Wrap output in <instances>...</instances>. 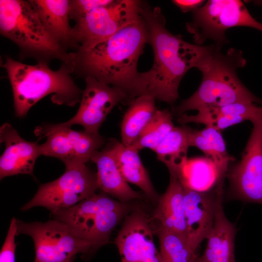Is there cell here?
Listing matches in <instances>:
<instances>
[{"mask_svg": "<svg viewBox=\"0 0 262 262\" xmlns=\"http://www.w3.org/2000/svg\"><path fill=\"white\" fill-rule=\"evenodd\" d=\"M148 36L146 22L140 15L137 20L90 49L74 53V70L85 78L91 77L123 90L132 102L147 94L137 64Z\"/></svg>", "mask_w": 262, "mask_h": 262, "instance_id": "1", "label": "cell"}, {"mask_svg": "<svg viewBox=\"0 0 262 262\" xmlns=\"http://www.w3.org/2000/svg\"><path fill=\"white\" fill-rule=\"evenodd\" d=\"M140 14L146 22L148 43L154 54L151 68L142 72L147 94L172 104L179 98L181 80L190 69L196 67L205 46L188 43L181 35L169 32L159 7L152 8L141 1Z\"/></svg>", "mask_w": 262, "mask_h": 262, "instance_id": "2", "label": "cell"}, {"mask_svg": "<svg viewBox=\"0 0 262 262\" xmlns=\"http://www.w3.org/2000/svg\"><path fill=\"white\" fill-rule=\"evenodd\" d=\"M222 46L216 43L205 46L196 67L202 73L200 84L190 97L176 107L177 113L181 115L189 110L199 111L240 102L262 104V99L254 95L237 74V69L246 63L242 52L229 48L223 52Z\"/></svg>", "mask_w": 262, "mask_h": 262, "instance_id": "3", "label": "cell"}, {"mask_svg": "<svg viewBox=\"0 0 262 262\" xmlns=\"http://www.w3.org/2000/svg\"><path fill=\"white\" fill-rule=\"evenodd\" d=\"M3 66L12 86L17 117H24L33 106L49 94L57 104L74 106L81 101L82 92L70 75L74 70L73 64L63 63L55 71L44 61L30 65L7 56Z\"/></svg>", "mask_w": 262, "mask_h": 262, "instance_id": "4", "label": "cell"}, {"mask_svg": "<svg viewBox=\"0 0 262 262\" xmlns=\"http://www.w3.org/2000/svg\"><path fill=\"white\" fill-rule=\"evenodd\" d=\"M0 31L26 53L73 63L74 53H66L49 35L29 0H0Z\"/></svg>", "mask_w": 262, "mask_h": 262, "instance_id": "5", "label": "cell"}, {"mask_svg": "<svg viewBox=\"0 0 262 262\" xmlns=\"http://www.w3.org/2000/svg\"><path fill=\"white\" fill-rule=\"evenodd\" d=\"M133 210L128 202L116 200L102 192L51 213L54 219L65 224L78 237L98 248L108 243L115 227Z\"/></svg>", "mask_w": 262, "mask_h": 262, "instance_id": "6", "label": "cell"}, {"mask_svg": "<svg viewBox=\"0 0 262 262\" xmlns=\"http://www.w3.org/2000/svg\"><path fill=\"white\" fill-rule=\"evenodd\" d=\"M192 15L186 28L197 45L207 40L222 46L227 44L226 32L233 27H250L262 32V23L251 15L240 0H209L193 11Z\"/></svg>", "mask_w": 262, "mask_h": 262, "instance_id": "7", "label": "cell"}, {"mask_svg": "<svg viewBox=\"0 0 262 262\" xmlns=\"http://www.w3.org/2000/svg\"><path fill=\"white\" fill-rule=\"evenodd\" d=\"M17 235L26 234L33 240L34 262H73L78 254H87L97 248L56 219L31 223L17 220Z\"/></svg>", "mask_w": 262, "mask_h": 262, "instance_id": "8", "label": "cell"}, {"mask_svg": "<svg viewBox=\"0 0 262 262\" xmlns=\"http://www.w3.org/2000/svg\"><path fill=\"white\" fill-rule=\"evenodd\" d=\"M141 1L113 0L91 11L72 28L74 47L87 51L140 17Z\"/></svg>", "mask_w": 262, "mask_h": 262, "instance_id": "9", "label": "cell"}, {"mask_svg": "<svg viewBox=\"0 0 262 262\" xmlns=\"http://www.w3.org/2000/svg\"><path fill=\"white\" fill-rule=\"evenodd\" d=\"M98 189L96 174L85 164L66 167L59 178L41 185L32 199L21 210L40 206L52 213L78 204L96 193Z\"/></svg>", "mask_w": 262, "mask_h": 262, "instance_id": "10", "label": "cell"}, {"mask_svg": "<svg viewBox=\"0 0 262 262\" xmlns=\"http://www.w3.org/2000/svg\"><path fill=\"white\" fill-rule=\"evenodd\" d=\"M34 133L39 139L46 138L41 145L42 155L60 159L66 167L85 164L105 142L99 133L75 131L59 123L38 126Z\"/></svg>", "mask_w": 262, "mask_h": 262, "instance_id": "11", "label": "cell"}, {"mask_svg": "<svg viewBox=\"0 0 262 262\" xmlns=\"http://www.w3.org/2000/svg\"><path fill=\"white\" fill-rule=\"evenodd\" d=\"M250 121L253 127L241 160L228 174L237 198L262 204V109Z\"/></svg>", "mask_w": 262, "mask_h": 262, "instance_id": "12", "label": "cell"}, {"mask_svg": "<svg viewBox=\"0 0 262 262\" xmlns=\"http://www.w3.org/2000/svg\"><path fill=\"white\" fill-rule=\"evenodd\" d=\"M85 88L77 113L68 121L59 124L69 128L80 125L86 131L98 133L99 127L113 109L120 102L131 100L127 94L118 87L91 77H85Z\"/></svg>", "mask_w": 262, "mask_h": 262, "instance_id": "13", "label": "cell"}, {"mask_svg": "<svg viewBox=\"0 0 262 262\" xmlns=\"http://www.w3.org/2000/svg\"><path fill=\"white\" fill-rule=\"evenodd\" d=\"M150 220L140 209L125 217L115 239L121 262H164L155 245Z\"/></svg>", "mask_w": 262, "mask_h": 262, "instance_id": "14", "label": "cell"}, {"mask_svg": "<svg viewBox=\"0 0 262 262\" xmlns=\"http://www.w3.org/2000/svg\"><path fill=\"white\" fill-rule=\"evenodd\" d=\"M223 184L213 192L207 193L196 191L182 184L186 238L189 246L196 252L201 243L206 239L213 226L218 190Z\"/></svg>", "mask_w": 262, "mask_h": 262, "instance_id": "15", "label": "cell"}, {"mask_svg": "<svg viewBox=\"0 0 262 262\" xmlns=\"http://www.w3.org/2000/svg\"><path fill=\"white\" fill-rule=\"evenodd\" d=\"M0 141L5 149L0 158V178L18 175L33 176L37 158L42 155L41 145L23 139L9 123L0 128Z\"/></svg>", "mask_w": 262, "mask_h": 262, "instance_id": "16", "label": "cell"}, {"mask_svg": "<svg viewBox=\"0 0 262 262\" xmlns=\"http://www.w3.org/2000/svg\"><path fill=\"white\" fill-rule=\"evenodd\" d=\"M223 186L218 190L213 225L206 238V248L203 254L197 257L199 262H236L234 255L236 228L223 211Z\"/></svg>", "mask_w": 262, "mask_h": 262, "instance_id": "17", "label": "cell"}, {"mask_svg": "<svg viewBox=\"0 0 262 262\" xmlns=\"http://www.w3.org/2000/svg\"><path fill=\"white\" fill-rule=\"evenodd\" d=\"M262 109V106H258L254 102H236L216 108L200 110L196 115L183 114L178 121L182 124L192 122L203 124L221 131L245 120L250 121Z\"/></svg>", "mask_w": 262, "mask_h": 262, "instance_id": "18", "label": "cell"}, {"mask_svg": "<svg viewBox=\"0 0 262 262\" xmlns=\"http://www.w3.org/2000/svg\"><path fill=\"white\" fill-rule=\"evenodd\" d=\"M91 161L96 164L97 182L98 189L102 192L122 202L127 203L143 197L124 179L109 148L96 151Z\"/></svg>", "mask_w": 262, "mask_h": 262, "instance_id": "19", "label": "cell"}, {"mask_svg": "<svg viewBox=\"0 0 262 262\" xmlns=\"http://www.w3.org/2000/svg\"><path fill=\"white\" fill-rule=\"evenodd\" d=\"M170 175L169 185L159 198L153 218L158 221L160 227L186 238L183 187L177 176Z\"/></svg>", "mask_w": 262, "mask_h": 262, "instance_id": "20", "label": "cell"}, {"mask_svg": "<svg viewBox=\"0 0 262 262\" xmlns=\"http://www.w3.org/2000/svg\"><path fill=\"white\" fill-rule=\"evenodd\" d=\"M49 35L63 47L74 46L67 0H29Z\"/></svg>", "mask_w": 262, "mask_h": 262, "instance_id": "21", "label": "cell"}, {"mask_svg": "<svg viewBox=\"0 0 262 262\" xmlns=\"http://www.w3.org/2000/svg\"><path fill=\"white\" fill-rule=\"evenodd\" d=\"M227 172L210 159L200 157L187 159L177 177L191 189L207 193L223 183Z\"/></svg>", "mask_w": 262, "mask_h": 262, "instance_id": "22", "label": "cell"}, {"mask_svg": "<svg viewBox=\"0 0 262 262\" xmlns=\"http://www.w3.org/2000/svg\"><path fill=\"white\" fill-rule=\"evenodd\" d=\"M108 148L125 181L139 187L149 198L157 199V193L141 160L139 151L118 141H115Z\"/></svg>", "mask_w": 262, "mask_h": 262, "instance_id": "23", "label": "cell"}, {"mask_svg": "<svg viewBox=\"0 0 262 262\" xmlns=\"http://www.w3.org/2000/svg\"><path fill=\"white\" fill-rule=\"evenodd\" d=\"M190 130L185 126L175 127L154 150L157 159L165 164L170 174L178 176L187 161Z\"/></svg>", "mask_w": 262, "mask_h": 262, "instance_id": "24", "label": "cell"}, {"mask_svg": "<svg viewBox=\"0 0 262 262\" xmlns=\"http://www.w3.org/2000/svg\"><path fill=\"white\" fill-rule=\"evenodd\" d=\"M156 99L149 94L135 98L124 114L121 126L122 143L126 146L132 145L157 110Z\"/></svg>", "mask_w": 262, "mask_h": 262, "instance_id": "25", "label": "cell"}, {"mask_svg": "<svg viewBox=\"0 0 262 262\" xmlns=\"http://www.w3.org/2000/svg\"><path fill=\"white\" fill-rule=\"evenodd\" d=\"M189 145L200 149L206 158L228 171L229 164L233 158L227 152L221 131L210 127L200 131L191 129Z\"/></svg>", "mask_w": 262, "mask_h": 262, "instance_id": "26", "label": "cell"}, {"mask_svg": "<svg viewBox=\"0 0 262 262\" xmlns=\"http://www.w3.org/2000/svg\"><path fill=\"white\" fill-rule=\"evenodd\" d=\"M172 118L168 110H157L137 140L130 146L137 151L144 148L154 151L175 127Z\"/></svg>", "mask_w": 262, "mask_h": 262, "instance_id": "27", "label": "cell"}, {"mask_svg": "<svg viewBox=\"0 0 262 262\" xmlns=\"http://www.w3.org/2000/svg\"><path fill=\"white\" fill-rule=\"evenodd\" d=\"M164 262H194L197 256L180 234L160 227L157 230Z\"/></svg>", "mask_w": 262, "mask_h": 262, "instance_id": "28", "label": "cell"}, {"mask_svg": "<svg viewBox=\"0 0 262 262\" xmlns=\"http://www.w3.org/2000/svg\"><path fill=\"white\" fill-rule=\"evenodd\" d=\"M113 1V0H70L69 17L77 22L95 9L107 5Z\"/></svg>", "mask_w": 262, "mask_h": 262, "instance_id": "29", "label": "cell"}, {"mask_svg": "<svg viewBox=\"0 0 262 262\" xmlns=\"http://www.w3.org/2000/svg\"><path fill=\"white\" fill-rule=\"evenodd\" d=\"M17 219L13 217L0 250V262H15V237L17 235Z\"/></svg>", "mask_w": 262, "mask_h": 262, "instance_id": "30", "label": "cell"}, {"mask_svg": "<svg viewBox=\"0 0 262 262\" xmlns=\"http://www.w3.org/2000/svg\"><path fill=\"white\" fill-rule=\"evenodd\" d=\"M172 2L182 12H192L202 6L205 3L203 0H173Z\"/></svg>", "mask_w": 262, "mask_h": 262, "instance_id": "31", "label": "cell"}, {"mask_svg": "<svg viewBox=\"0 0 262 262\" xmlns=\"http://www.w3.org/2000/svg\"><path fill=\"white\" fill-rule=\"evenodd\" d=\"M252 2L255 5L262 6V0H254V1H252Z\"/></svg>", "mask_w": 262, "mask_h": 262, "instance_id": "32", "label": "cell"}, {"mask_svg": "<svg viewBox=\"0 0 262 262\" xmlns=\"http://www.w3.org/2000/svg\"><path fill=\"white\" fill-rule=\"evenodd\" d=\"M197 257H198V256H197ZM197 257L196 258V259L195 260L194 262H199L198 260H197Z\"/></svg>", "mask_w": 262, "mask_h": 262, "instance_id": "33", "label": "cell"}]
</instances>
